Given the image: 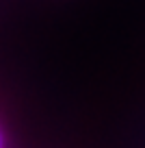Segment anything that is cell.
<instances>
[{
    "instance_id": "cell-1",
    "label": "cell",
    "mask_w": 145,
    "mask_h": 148,
    "mask_svg": "<svg viewBox=\"0 0 145 148\" xmlns=\"http://www.w3.org/2000/svg\"><path fill=\"white\" fill-rule=\"evenodd\" d=\"M0 148H5V139H2V131H0Z\"/></svg>"
}]
</instances>
